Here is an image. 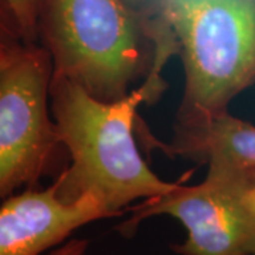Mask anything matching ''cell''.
<instances>
[{
  "mask_svg": "<svg viewBox=\"0 0 255 255\" xmlns=\"http://www.w3.org/2000/svg\"><path fill=\"white\" fill-rule=\"evenodd\" d=\"M147 31L152 67L140 85L119 100L100 101L65 78H51L50 112L71 160L53 183L64 203L91 196L108 217H115L130 203L166 194L180 183L166 182L147 166L133 135L137 108L163 95L164 65L177 54L172 31L155 14L147 16Z\"/></svg>",
  "mask_w": 255,
  "mask_h": 255,
  "instance_id": "1",
  "label": "cell"
},
{
  "mask_svg": "<svg viewBox=\"0 0 255 255\" xmlns=\"http://www.w3.org/2000/svg\"><path fill=\"white\" fill-rule=\"evenodd\" d=\"M38 41L54 77L107 102L128 95L153 61L147 17L128 0H44Z\"/></svg>",
  "mask_w": 255,
  "mask_h": 255,
  "instance_id": "2",
  "label": "cell"
},
{
  "mask_svg": "<svg viewBox=\"0 0 255 255\" xmlns=\"http://www.w3.org/2000/svg\"><path fill=\"white\" fill-rule=\"evenodd\" d=\"M184 71L177 118L228 111L255 85V0H153Z\"/></svg>",
  "mask_w": 255,
  "mask_h": 255,
  "instance_id": "3",
  "label": "cell"
},
{
  "mask_svg": "<svg viewBox=\"0 0 255 255\" xmlns=\"http://www.w3.org/2000/svg\"><path fill=\"white\" fill-rule=\"evenodd\" d=\"M53 65L46 48L24 44L0 65V199L31 187L63 147L50 112ZM64 149V147H63Z\"/></svg>",
  "mask_w": 255,
  "mask_h": 255,
  "instance_id": "4",
  "label": "cell"
},
{
  "mask_svg": "<svg viewBox=\"0 0 255 255\" xmlns=\"http://www.w3.org/2000/svg\"><path fill=\"white\" fill-rule=\"evenodd\" d=\"M184 179L166 194L132 207L119 231L129 236L146 219L170 216L187 231L184 243L173 246L180 255H254L255 216L223 174L207 167L204 180L184 186Z\"/></svg>",
  "mask_w": 255,
  "mask_h": 255,
  "instance_id": "5",
  "label": "cell"
},
{
  "mask_svg": "<svg viewBox=\"0 0 255 255\" xmlns=\"http://www.w3.org/2000/svg\"><path fill=\"white\" fill-rule=\"evenodd\" d=\"M108 214L85 196L74 203L58 199L54 186L11 194L0 206V255H40L75 230Z\"/></svg>",
  "mask_w": 255,
  "mask_h": 255,
  "instance_id": "6",
  "label": "cell"
},
{
  "mask_svg": "<svg viewBox=\"0 0 255 255\" xmlns=\"http://www.w3.org/2000/svg\"><path fill=\"white\" fill-rule=\"evenodd\" d=\"M155 145L167 155L201 164L255 166V125L228 111L209 117L176 118L173 139Z\"/></svg>",
  "mask_w": 255,
  "mask_h": 255,
  "instance_id": "7",
  "label": "cell"
},
{
  "mask_svg": "<svg viewBox=\"0 0 255 255\" xmlns=\"http://www.w3.org/2000/svg\"><path fill=\"white\" fill-rule=\"evenodd\" d=\"M16 18L21 36L27 44H38L40 17L44 0H4Z\"/></svg>",
  "mask_w": 255,
  "mask_h": 255,
  "instance_id": "8",
  "label": "cell"
},
{
  "mask_svg": "<svg viewBox=\"0 0 255 255\" xmlns=\"http://www.w3.org/2000/svg\"><path fill=\"white\" fill-rule=\"evenodd\" d=\"M207 167L217 170L227 179L238 193L244 206L255 216V166L238 167L226 164H207Z\"/></svg>",
  "mask_w": 255,
  "mask_h": 255,
  "instance_id": "9",
  "label": "cell"
},
{
  "mask_svg": "<svg viewBox=\"0 0 255 255\" xmlns=\"http://www.w3.org/2000/svg\"><path fill=\"white\" fill-rule=\"evenodd\" d=\"M27 44L21 36L16 18L4 0H0V65Z\"/></svg>",
  "mask_w": 255,
  "mask_h": 255,
  "instance_id": "10",
  "label": "cell"
},
{
  "mask_svg": "<svg viewBox=\"0 0 255 255\" xmlns=\"http://www.w3.org/2000/svg\"><path fill=\"white\" fill-rule=\"evenodd\" d=\"M87 241L82 240H71L61 248H57L51 255H85Z\"/></svg>",
  "mask_w": 255,
  "mask_h": 255,
  "instance_id": "11",
  "label": "cell"
},
{
  "mask_svg": "<svg viewBox=\"0 0 255 255\" xmlns=\"http://www.w3.org/2000/svg\"><path fill=\"white\" fill-rule=\"evenodd\" d=\"M254 255H255V254H254Z\"/></svg>",
  "mask_w": 255,
  "mask_h": 255,
  "instance_id": "12",
  "label": "cell"
}]
</instances>
